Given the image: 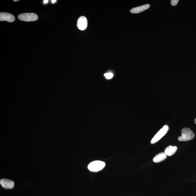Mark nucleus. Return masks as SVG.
Instances as JSON below:
<instances>
[{
  "mask_svg": "<svg viewBox=\"0 0 196 196\" xmlns=\"http://www.w3.org/2000/svg\"><path fill=\"white\" fill-rule=\"evenodd\" d=\"M181 136L178 138L179 141H187L192 140L195 137L193 132L190 128H185L182 130Z\"/></svg>",
  "mask_w": 196,
  "mask_h": 196,
  "instance_id": "1",
  "label": "nucleus"
},
{
  "mask_svg": "<svg viewBox=\"0 0 196 196\" xmlns=\"http://www.w3.org/2000/svg\"><path fill=\"white\" fill-rule=\"evenodd\" d=\"M105 165V162L100 160H96L89 164L88 168L91 172H98L103 169Z\"/></svg>",
  "mask_w": 196,
  "mask_h": 196,
  "instance_id": "2",
  "label": "nucleus"
},
{
  "mask_svg": "<svg viewBox=\"0 0 196 196\" xmlns=\"http://www.w3.org/2000/svg\"><path fill=\"white\" fill-rule=\"evenodd\" d=\"M169 129V126L167 125H164L151 139V144H154L161 139L166 134Z\"/></svg>",
  "mask_w": 196,
  "mask_h": 196,
  "instance_id": "3",
  "label": "nucleus"
},
{
  "mask_svg": "<svg viewBox=\"0 0 196 196\" xmlns=\"http://www.w3.org/2000/svg\"><path fill=\"white\" fill-rule=\"evenodd\" d=\"M19 20L25 22H33L38 20V15L35 13H24L18 16Z\"/></svg>",
  "mask_w": 196,
  "mask_h": 196,
  "instance_id": "4",
  "label": "nucleus"
},
{
  "mask_svg": "<svg viewBox=\"0 0 196 196\" xmlns=\"http://www.w3.org/2000/svg\"><path fill=\"white\" fill-rule=\"evenodd\" d=\"M88 21L86 17L82 16L80 17L77 20V27L80 30L84 31L87 27Z\"/></svg>",
  "mask_w": 196,
  "mask_h": 196,
  "instance_id": "5",
  "label": "nucleus"
},
{
  "mask_svg": "<svg viewBox=\"0 0 196 196\" xmlns=\"http://www.w3.org/2000/svg\"><path fill=\"white\" fill-rule=\"evenodd\" d=\"M15 20V17L11 14L6 12H1L0 21H6L8 22H12Z\"/></svg>",
  "mask_w": 196,
  "mask_h": 196,
  "instance_id": "6",
  "label": "nucleus"
},
{
  "mask_svg": "<svg viewBox=\"0 0 196 196\" xmlns=\"http://www.w3.org/2000/svg\"><path fill=\"white\" fill-rule=\"evenodd\" d=\"M0 184L3 188L8 189H12L14 186V182L11 180L6 179H1L0 181Z\"/></svg>",
  "mask_w": 196,
  "mask_h": 196,
  "instance_id": "7",
  "label": "nucleus"
},
{
  "mask_svg": "<svg viewBox=\"0 0 196 196\" xmlns=\"http://www.w3.org/2000/svg\"><path fill=\"white\" fill-rule=\"evenodd\" d=\"M150 7L149 4H146L143 6L136 7L130 10V12L132 14H138L148 9Z\"/></svg>",
  "mask_w": 196,
  "mask_h": 196,
  "instance_id": "8",
  "label": "nucleus"
},
{
  "mask_svg": "<svg viewBox=\"0 0 196 196\" xmlns=\"http://www.w3.org/2000/svg\"><path fill=\"white\" fill-rule=\"evenodd\" d=\"M177 150V147L176 146H169L166 148L164 151L167 156H170L174 154Z\"/></svg>",
  "mask_w": 196,
  "mask_h": 196,
  "instance_id": "9",
  "label": "nucleus"
},
{
  "mask_svg": "<svg viewBox=\"0 0 196 196\" xmlns=\"http://www.w3.org/2000/svg\"><path fill=\"white\" fill-rule=\"evenodd\" d=\"M167 156V155L164 152L158 153L153 158V161L155 163H159L165 160Z\"/></svg>",
  "mask_w": 196,
  "mask_h": 196,
  "instance_id": "10",
  "label": "nucleus"
},
{
  "mask_svg": "<svg viewBox=\"0 0 196 196\" xmlns=\"http://www.w3.org/2000/svg\"><path fill=\"white\" fill-rule=\"evenodd\" d=\"M104 76L107 79H110L112 78L114 75L112 73H106L104 74Z\"/></svg>",
  "mask_w": 196,
  "mask_h": 196,
  "instance_id": "11",
  "label": "nucleus"
},
{
  "mask_svg": "<svg viewBox=\"0 0 196 196\" xmlns=\"http://www.w3.org/2000/svg\"><path fill=\"white\" fill-rule=\"evenodd\" d=\"M179 1V0H172L171 1V5L172 6H176Z\"/></svg>",
  "mask_w": 196,
  "mask_h": 196,
  "instance_id": "12",
  "label": "nucleus"
},
{
  "mask_svg": "<svg viewBox=\"0 0 196 196\" xmlns=\"http://www.w3.org/2000/svg\"><path fill=\"white\" fill-rule=\"evenodd\" d=\"M48 2V0H45V1H44V3H45V4H46V3Z\"/></svg>",
  "mask_w": 196,
  "mask_h": 196,
  "instance_id": "13",
  "label": "nucleus"
},
{
  "mask_svg": "<svg viewBox=\"0 0 196 196\" xmlns=\"http://www.w3.org/2000/svg\"><path fill=\"white\" fill-rule=\"evenodd\" d=\"M56 0H52L51 1V2H52V3H55L56 2Z\"/></svg>",
  "mask_w": 196,
  "mask_h": 196,
  "instance_id": "14",
  "label": "nucleus"
},
{
  "mask_svg": "<svg viewBox=\"0 0 196 196\" xmlns=\"http://www.w3.org/2000/svg\"><path fill=\"white\" fill-rule=\"evenodd\" d=\"M194 122H195V124H196V119H195V120H194Z\"/></svg>",
  "mask_w": 196,
  "mask_h": 196,
  "instance_id": "15",
  "label": "nucleus"
},
{
  "mask_svg": "<svg viewBox=\"0 0 196 196\" xmlns=\"http://www.w3.org/2000/svg\"><path fill=\"white\" fill-rule=\"evenodd\" d=\"M19 1L18 0H16V1H14V2H16V1Z\"/></svg>",
  "mask_w": 196,
  "mask_h": 196,
  "instance_id": "16",
  "label": "nucleus"
}]
</instances>
